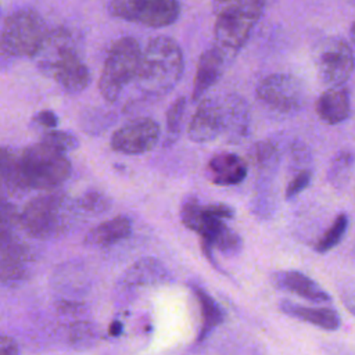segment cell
Listing matches in <instances>:
<instances>
[{
  "mask_svg": "<svg viewBox=\"0 0 355 355\" xmlns=\"http://www.w3.org/2000/svg\"><path fill=\"white\" fill-rule=\"evenodd\" d=\"M33 60L43 73L69 94L83 92L90 83V71L82 60L79 44L65 28L49 31Z\"/></svg>",
  "mask_w": 355,
  "mask_h": 355,
  "instance_id": "6da1fadb",
  "label": "cell"
},
{
  "mask_svg": "<svg viewBox=\"0 0 355 355\" xmlns=\"http://www.w3.org/2000/svg\"><path fill=\"white\" fill-rule=\"evenodd\" d=\"M183 69L184 58L179 43L169 36H157L143 50L135 85L144 98H159L179 83Z\"/></svg>",
  "mask_w": 355,
  "mask_h": 355,
  "instance_id": "7a4b0ae2",
  "label": "cell"
},
{
  "mask_svg": "<svg viewBox=\"0 0 355 355\" xmlns=\"http://www.w3.org/2000/svg\"><path fill=\"white\" fill-rule=\"evenodd\" d=\"M234 216L227 204H201L196 197L186 198L180 208L182 223L201 237L204 254L211 259L212 250L234 255L241 248V237L225 220Z\"/></svg>",
  "mask_w": 355,
  "mask_h": 355,
  "instance_id": "3957f363",
  "label": "cell"
},
{
  "mask_svg": "<svg viewBox=\"0 0 355 355\" xmlns=\"http://www.w3.org/2000/svg\"><path fill=\"white\" fill-rule=\"evenodd\" d=\"M21 179L25 190L50 191L60 187L71 175V162L65 153L36 143L19 153Z\"/></svg>",
  "mask_w": 355,
  "mask_h": 355,
  "instance_id": "277c9868",
  "label": "cell"
},
{
  "mask_svg": "<svg viewBox=\"0 0 355 355\" xmlns=\"http://www.w3.org/2000/svg\"><path fill=\"white\" fill-rule=\"evenodd\" d=\"M72 205L62 194L47 193L31 200L19 212V229L35 240H50L69 227Z\"/></svg>",
  "mask_w": 355,
  "mask_h": 355,
  "instance_id": "5b68a950",
  "label": "cell"
},
{
  "mask_svg": "<svg viewBox=\"0 0 355 355\" xmlns=\"http://www.w3.org/2000/svg\"><path fill=\"white\" fill-rule=\"evenodd\" d=\"M265 3L258 0L219 3L215 14V46L225 54L240 50L262 15Z\"/></svg>",
  "mask_w": 355,
  "mask_h": 355,
  "instance_id": "8992f818",
  "label": "cell"
},
{
  "mask_svg": "<svg viewBox=\"0 0 355 355\" xmlns=\"http://www.w3.org/2000/svg\"><path fill=\"white\" fill-rule=\"evenodd\" d=\"M141 54L140 43L132 36L119 37L111 46L98 78V92L104 100L118 101L125 87L136 80Z\"/></svg>",
  "mask_w": 355,
  "mask_h": 355,
  "instance_id": "52a82bcc",
  "label": "cell"
},
{
  "mask_svg": "<svg viewBox=\"0 0 355 355\" xmlns=\"http://www.w3.org/2000/svg\"><path fill=\"white\" fill-rule=\"evenodd\" d=\"M49 29L43 17L31 7L14 10L0 32V51L12 58H33Z\"/></svg>",
  "mask_w": 355,
  "mask_h": 355,
  "instance_id": "ba28073f",
  "label": "cell"
},
{
  "mask_svg": "<svg viewBox=\"0 0 355 355\" xmlns=\"http://www.w3.org/2000/svg\"><path fill=\"white\" fill-rule=\"evenodd\" d=\"M19 212L0 197V282L10 283L24 279L32 262V251L19 237Z\"/></svg>",
  "mask_w": 355,
  "mask_h": 355,
  "instance_id": "9c48e42d",
  "label": "cell"
},
{
  "mask_svg": "<svg viewBox=\"0 0 355 355\" xmlns=\"http://www.w3.org/2000/svg\"><path fill=\"white\" fill-rule=\"evenodd\" d=\"M257 97L268 110L288 115L305 105L306 86L294 75L273 73L259 82Z\"/></svg>",
  "mask_w": 355,
  "mask_h": 355,
  "instance_id": "30bf717a",
  "label": "cell"
},
{
  "mask_svg": "<svg viewBox=\"0 0 355 355\" xmlns=\"http://www.w3.org/2000/svg\"><path fill=\"white\" fill-rule=\"evenodd\" d=\"M313 61L319 80L330 87L345 83L355 68L352 47L340 37L322 40L315 49Z\"/></svg>",
  "mask_w": 355,
  "mask_h": 355,
  "instance_id": "8fae6325",
  "label": "cell"
},
{
  "mask_svg": "<svg viewBox=\"0 0 355 355\" xmlns=\"http://www.w3.org/2000/svg\"><path fill=\"white\" fill-rule=\"evenodd\" d=\"M107 8L116 18L150 28L168 26L180 14V4L175 0H112Z\"/></svg>",
  "mask_w": 355,
  "mask_h": 355,
  "instance_id": "7c38bea8",
  "label": "cell"
},
{
  "mask_svg": "<svg viewBox=\"0 0 355 355\" xmlns=\"http://www.w3.org/2000/svg\"><path fill=\"white\" fill-rule=\"evenodd\" d=\"M159 140V125L153 118H137L111 136L112 150L129 155L151 151Z\"/></svg>",
  "mask_w": 355,
  "mask_h": 355,
  "instance_id": "4fadbf2b",
  "label": "cell"
},
{
  "mask_svg": "<svg viewBox=\"0 0 355 355\" xmlns=\"http://www.w3.org/2000/svg\"><path fill=\"white\" fill-rule=\"evenodd\" d=\"M226 112L223 97L202 98L191 116L187 135L191 141L208 143L225 135Z\"/></svg>",
  "mask_w": 355,
  "mask_h": 355,
  "instance_id": "5bb4252c",
  "label": "cell"
},
{
  "mask_svg": "<svg viewBox=\"0 0 355 355\" xmlns=\"http://www.w3.org/2000/svg\"><path fill=\"white\" fill-rule=\"evenodd\" d=\"M272 284L283 291L293 293L308 301L330 302V295L309 276L300 270H277L270 276Z\"/></svg>",
  "mask_w": 355,
  "mask_h": 355,
  "instance_id": "9a60e30c",
  "label": "cell"
},
{
  "mask_svg": "<svg viewBox=\"0 0 355 355\" xmlns=\"http://www.w3.org/2000/svg\"><path fill=\"white\" fill-rule=\"evenodd\" d=\"M225 58L226 54L216 46H212L202 51L197 62V69L193 82V101L201 100L202 96L219 80L223 72Z\"/></svg>",
  "mask_w": 355,
  "mask_h": 355,
  "instance_id": "2e32d148",
  "label": "cell"
},
{
  "mask_svg": "<svg viewBox=\"0 0 355 355\" xmlns=\"http://www.w3.org/2000/svg\"><path fill=\"white\" fill-rule=\"evenodd\" d=\"M209 179L218 186H234L241 183L248 172L244 159L233 153H220L208 162Z\"/></svg>",
  "mask_w": 355,
  "mask_h": 355,
  "instance_id": "e0dca14e",
  "label": "cell"
},
{
  "mask_svg": "<svg viewBox=\"0 0 355 355\" xmlns=\"http://www.w3.org/2000/svg\"><path fill=\"white\" fill-rule=\"evenodd\" d=\"M315 111L318 116L329 125L344 122L351 112L348 92L343 87L327 89L318 97L315 103Z\"/></svg>",
  "mask_w": 355,
  "mask_h": 355,
  "instance_id": "ac0fdd59",
  "label": "cell"
},
{
  "mask_svg": "<svg viewBox=\"0 0 355 355\" xmlns=\"http://www.w3.org/2000/svg\"><path fill=\"white\" fill-rule=\"evenodd\" d=\"M279 308L283 313L300 319L302 322L311 323L313 326H318L324 330H337L341 324L340 315L337 313L336 309L333 308H326V306H304L300 304H295L293 301L284 300L279 304Z\"/></svg>",
  "mask_w": 355,
  "mask_h": 355,
  "instance_id": "d6986e66",
  "label": "cell"
},
{
  "mask_svg": "<svg viewBox=\"0 0 355 355\" xmlns=\"http://www.w3.org/2000/svg\"><path fill=\"white\" fill-rule=\"evenodd\" d=\"M226 112L225 137L230 143L241 141L250 130V110L244 98L237 94L223 97Z\"/></svg>",
  "mask_w": 355,
  "mask_h": 355,
  "instance_id": "ffe728a7",
  "label": "cell"
},
{
  "mask_svg": "<svg viewBox=\"0 0 355 355\" xmlns=\"http://www.w3.org/2000/svg\"><path fill=\"white\" fill-rule=\"evenodd\" d=\"M132 233V222L126 216H115L108 219L93 229L85 237V244L96 248L110 247L118 241L125 240Z\"/></svg>",
  "mask_w": 355,
  "mask_h": 355,
  "instance_id": "44dd1931",
  "label": "cell"
},
{
  "mask_svg": "<svg viewBox=\"0 0 355 355\" xmlns=\"http://www.w3.org/2000/svg\"><path fill=\"white\" fill-rule=\"evenodd\" d=\"M26 191L21 179L19 153L0 147V197L18 196Z\"/></svg>",
  "mask_w": 355,
  "mask_h": 355,
  "instance_id": "7402d4cb",
  "label": "cell"
},
{
  "mask_svg": "<svg viewBox=\"0 0 355 355\" xmlns=\"http://www.w3.org/2000/svg\"><path fill=\"white\" fill-rule=\"evenodd\" d=\"M248 159L259 178H272L279 165V150L272 141H258L248 151Z\"/></svg>",
  "mask_w": 355,
  "mask_h": 355,
  "instance_id": "603a6c76",
  "label": "cell"
},
{
  "mask_svg": "<svg viewBox=\"0 0 355 355\" xmlns=\"http://www.w3.org/2000/svg\"><path fill=\"white\" fill-rule=\"evenodd\" d=\"M193 293L197 297V301L200 304L201 309V331H200V340H204L218 324L223 320V312L218 302L201 287L193 286Z\"/></svg>",
  "mask_w": 355,
  "mask_h": 355,
  "instance_id": "cb8c5ba5",
  "label": "cell"
},
{
  "mask_svg": "<svg viewBox=\"0 0 355 355\" xmlns=\"http://www.w3.org/2000/svg\"><path fill=\"white\" fill-rule=\"evenodd\" d=\"M166 277V270L154 258H143L128 270L125 280L129 284H151L162 282Z\"/></svg>",
  "mask_w": 355,
  "mask_h": 355,
  "instance_id": "d4e9b609",
  "label": "cell"
},
{
  "mask_svg": "<svg viewBox=\"0 0 355 355\" xmlns=\"http://www.w3.org/2000/svg\"><path fill=\"white\" fill-rule=\"evenodd\" d=\"M347 229H348V215L341 212L334 218V220L326 229L323 236H320L319 240L315 243V251L319 254H324L333 250L334 247H337L343 240L344 234L347 233Z\"/></svg>",
  "mask_w": 355,
  "mask_h": 355,
  "instance_id": "484cf974",
  "label": "cell"
},
{
  "mask_svg": "<svg viewBox=\"0 0 355 355\" xmlns=\"http://www.w3.org/2000/svg\"><path fill=\"white\" fill-rule=\"evenodd\" d=\"M354 162L355 157L351 151H340L338 154H336L327 171L329 183L336 189L344 187L349 180Z\"/></svg>",
  "mask_w": 355,
  "mask_h": 355,
  "instance_id": "4316f807",
  "label": "cell"
},
{
  "mask_svg": "<svg viewBox=\"0 0 355 355\" xmlns=\"http://www.w3.org/2000/svg\"><path fill=\"white\" fill-rule=\"evenodd\" d=\"M186 112V98L178 97L166 111V137L165 143L172 144L178 140L182 132V123Z\"/></svg>",
  "mask_w": 355,
  "mask_h": 355,
  "instance_id": "83f0119b",
  "label": "cell"
},
{
  "mask_svg": "<svg viewBox=\"0 0 355 355\" xmlns=\"http://www.w3.org/2000/svg\"><path fill=\"white\" fill-rule=\"evenodd\" d=\"M110 204L111 202L104 193L97 190H89L76 200L75 208L78 211H82L83 214L98 215V214L107 212V209L110 208Z\"/></svg>",
  "mask_w": 355,
  "mask_h": 355,
  "instance_id": "f1b7e54d",
  "label": "cell"
},
{
  "mask_svg": "<svg viewBox=\"0 0 355 355\" xmlns=\"http://www.w3.org/2000/svg\"><path fill=\"white\" fill-rule=\"evenodd\" d=\"M42 143L49 144L62 153L72 151L79 147V140L73 133L67 130H55V129L46 130L42 136Z\"/></svg>",
  "mask_w": 355,
  "mask_h": 355,
  "instance_id": "f546056e",
  "label": "cell"
},
{
  "mask_svg": "<svg viewBox=\"0 0 355 355\" xmlns=\"http://www.w3.org/2000/svg\"><path fill=\"white\" fill-rule=\"evenodd\" d=\"M312 180V172L309 169H300L295 176L287 183L284 190L286 200H293L300 193H302Z\"/></svg>",
  "mask_w": 355,
  "mask_h": 355,
  "instance_id": "4dcf8cb0",
  "label": "cell"
},
{
  "mask_svg": "<svg viewBox=\"0 0 355 355\" xmlns=\"http://www.w3.org/2000/svg\"><path fill=\"white\" fill-rule=\"evenodd\" d=\"M71 338L75 345L85 347V345H87V343H90L94 338V331L89 323L79 322V323L73 324Z\"/></svg>",
  "mask_w": 355,
  "mask_h": 355,
  "instance_id": "1f68e13d",
  "label": "cell"
},
{
  "mask_svg": "<svg viewBox=\"0 0 355 355\" xmlns=\"http://www.w3.org/2000/svg\"><path fill=\"white\" fill-rule=\"evenodd\" d=\"M340 298L348 312L355 318V283H344L340 288Z\"/></svg>",
  "mask_w": 355,
  "mask_h": 355,
  "instance_id": "d6a6232c",
  "label": "cell"
},
{
  "mask_svg": "<svg viewBox=\"0 0 355 355\" xmlns=\"http://www.w3.org/2000/svg\"><path fill=\"white\" fill-rule=\"evenodd\" d=\"M32 122L35 125H37V126L44 128L46 130H51V129H55V126L58 125V118H57V115L53 111L43 110V111H39L32 118Z\"/></svg>",
  "mask_w": 355,
  "mask_h": 355,
  "instance_id": "836d02e7",
  "label": "cell"
},
{
  "mask_svg": "<svg viewBox=\"0 0 355 355\" xmlns=\"http://www.w3.org/2000/svg\"><path fill=\"white\" fill-rule=\"evenodd\" d=\"M0 355H19V348L11 337L0 334Z\"/></svg>",
  "mask_w": 355,
  "mask_h": 355,
  "instance_id": "e575fe53",
  "label": "cell"
},
{
  "mask_svg": "<svg viewBox=\"0 0 355 355\" xmlns=\"http://www.w3.org/2000/svg\"><path fill=\"white\" fill-rule=\"evenodd\" d=\"M119 331H121V323L119 322H114L111 324V327H110V334L111 336H116V334H119Z\"/></svg>",
  "mask_w": 355,
  "mask_h": 355,
  "instance_id": "d590c367",
  "label": "cell"
},
{
  "mask_svg": "<svg viewBox=\"0 0 355 355\" xmlns=\"http://www.w3.org/2000/svg\"><path fill=\"white\" fill-rule=\"evenodd\" d=\"M349 36H351L352 44L355 46V22H354V24H352V26H351V31H349Z\"/></svg>",
  "mask_w": 355,
  "mask_h": 355,
  "instance_id": "8d00e7d4",
  "label": "cell"
}]
</instances>
